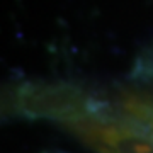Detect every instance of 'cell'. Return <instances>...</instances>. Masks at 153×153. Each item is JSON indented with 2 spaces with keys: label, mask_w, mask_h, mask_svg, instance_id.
Returning <instances> with one entry per match:
<instances>
[{
  "label": "cell",
  "mask_w": 153,
  "mask_h": 153,
  "mask_svg": "<svg viewBox=\"0 0 153 153\" xmlns=\"http://www.w3.org/2000/svg\"><path fill=\"white\" fill-rule=\"evenodd\" d=\"M60 124L95 153H153L152 133L97 97L87 109Z\"/></svg>",
  "instance_id": "obj_1"
}]
</instances>
